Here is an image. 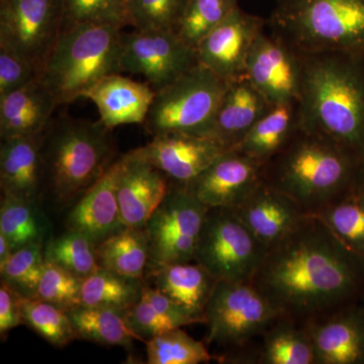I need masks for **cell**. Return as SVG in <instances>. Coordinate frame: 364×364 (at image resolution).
Instances as JSON below:
<instances>
[{
    "label": "cell",
    "mask_w": 364,
    "mask_h": 364,
    "mask_svg": "<svg viewBox=\"0 0 364 364\" xmlns=\"http://www.w3.org/2000/svg\"><path fill=\"white\" fill-rule=\"evenodd\" d=\"M252 282L282 317L305 325L364 301V257L310 215L268 249Z\"/></svg>",
    "instance_id": "6da1fadb"
},
{
    "label": "cell",
    "mask_w": 364,
    "mask_h": 364,
    "mask_svg": "<svg viewBox=\"0 0 364 364\" xmlns=\"http://www.w3.org/2000/svg\"><path fill=\"white\" fill-rule=\"evenodd\" d=\"M299 128L364 157V55H303Z\"/></svg>",
    "instance_id": "7a4b0ae2"
},
{
    "label": "cell",
    "mask_w": 364,
    "mask_h": 364,
    "mask_svg": "<svg viewBox=\"0 0 364 364\" xmlns=\"http://www.w3.org/2000/svg\"><path fill=\"white\" fill-rule=\"evenodd\" d=\"M359 160L336 143L299 128L263 165V181L316 215L356 184Z\"/></svg>",
    "instance_id": "3957f363"
},
{
    "label": "cell",
    "mask_w": 364,
    "mask_h": 364,
    "mask_svg": "<svg viewBox=\"0 0 364 364\" xmlns=\"http://www.w3.org/2000/svg\"><path fill=\"white\" fill-rule=\"evenodd\" d=\"M111 131L100 121L63 116L50 122L41 135V149L45 186L57 202L82 195L114 162Z\"/></svg>",
    "instance_id": "277c9868"
},
{
    "label": "cell",
    "mask_w": 364,
    "mask_h": 364,
    "mask_svg": "<svg viewBox=\"0 0 364 364\" xmlns=\"http://www.w3.org/2000/svg\"><path fill=\"white\" fill-rule=\"evenodd\" d=\"M122 28L77 23L64 26L40 78L59 105L70 104L121 69Z\"/></svg>",
    "instance_id": "5b68a950"
},
{
    "label": "cell",
    "mask_w": 364,
    "mask_h": 364,
    "mask_svg": "<svg viewBox=\"0 0 364 364\" xmlns=\"http://www.w3.org/2000/svg\"><path fill=\"white\" fill-rule=\"evenodd\" d=\"M267 26L301 55H364V0H277Z\"/></svg>",
    "instance_id": "8992f818"
},
{
    "label": "cell",
    "mask_w": 364,
    "mask_h": 364,
    "mask_svg": "<svg viewBox=\"0 0 364 364\" xmlns=\"http://www.w3.org/2000/svg\"><path fill=\"white\" fill-rule=\"evenodd\" d=\"M228 81L200 65L157 91L143 126L150 135L212 134Z\"/></svg>",
    "instance_id": "52a82bcc"
},
{
    "label": "cell",
    "mask_w": 364,
    "mask_h": 364,
    "mask_svg": "<svg viewBox=\"0 0 364 364\" xmlns=\"http://www.w3.org/2000/svg\"><path fill=\"white\" fill-rule=\"evenodd\" d=\"M282 317L251 282H218L205 313L210 344L236 352L259 340Z\"/></svg>",
    "instance_id": "ba28073f"
},
{
    "label": "cell",
    "mask_w": 364,
    "mask_h": 364,
    "mask_svg": "<svg viewBox=\"0 0 364 364\" xmlns=\"http://www.w3.org/2000/svg\"><path fill=\"white\" fill-rule=\"evenodd\" d=\"M267 251L233 208H208L195 261L217 282H251Z\"/></svg>",
    "instance_id": "9c48e42d"
},
{
    "label": "cell",
    "mask_w": 364,
    "mask_h": 364,
    "mask_svg": "<svg viewBox=\"0 0 364 364\" xmlns=\"http://www.w3.org/2000/svg\"><path fill=\"white\" fill-rule=\"evenodd\" d=\"M208 210L188 189L170 183L168 193L144 227L149 239L148 267L195 261Z\"/></svg>",
    "instance_id": "30bf717a"
},
{
    "label": "cell",
    "mask_w": 364,
    "mask_h": 364,
    "mask_svg": "<svg viewBox=\"0 0 364 364\" xmlns=\"http://www.w3.org/2000/svg\"><path fill=\"white\" fill-rule=\"evenodd\" d=\"M63 28L62 0H0V48L40 70Z\"/></svg>",
    "instance_id": "8fae6325"
},
{
    "label": "cell",
    "mask_w": 364,
    "mask_h": 364,
    "mask_svg": "<svg viewBox=\"0 0 364 364\" xmlns=\"http://www.w3.org/2000/svg\"><path fill=\"white\" fill-rule=\"evenodd\" d=\"M195 48L174 31L122 33V72L140 74L155 92L198 65Z\"/></svg>",
    "instance_id": "7c38bea8"
},
{
    "label": "cell",
    "mask_w": 364,
    "mask_h": 364,
    "mask_svg": "<svg viewBox=\"0 0 364 364\" xmlns=\"http://www.w3.org/2000/svg\"><path fill=\"white\" fill-rule=\"evenodd\" d=\"M246 76L270 105L298 104L303 55L279 36L264 30L249 54Z\"/></svg>",
    "instance_id": "4fadbf2b"
},
{
    "label": "cell",
    "mask_w": 364,
    "mask_h": 364,
    "mask_svg": "<svg viewBox=\"0 0 364 364\" xmlns=\"http://www.w3.org/2000/svg\"><path fill=\"white\" fill-rule=\"evenodd\" d=\"M265 26L260 16L235 7L196 47L198 64L226 81L245 76L249 54Z\"/></svg>",
    "instance_id": "5bb4252c"
},
{
    "label": "cell",
    "mask_w": 364,
    "mask_h": 364,
    "mask_svg": "<svg viewBox=\"0 0 364 364\" xmlns=\"http://www.w3.org/2000/svg\"><path fill=\"white\" fill-rule=\"evenodd\" d=\"M226 150L213 136L165 133L130 152L156 167L170 183L184 188Z\"/></svg>",
    "instance_id": "9a60e30c"
},
{
    "label": "cell",
    "mask_w": 364,
    "mask_h": 364,
    "mask_svg": "<svg viewBox=\"0 0 364 364\" xmlns=\"http://www.w3.org/2000/svg\"><path fill=\"white\" fill-rule=\"evenodd\" d=\"M262 170V163L232 148L184 188L208 208H232L263 181Z\"/></svg>",
    "instance_id": "2e32d148"
},
{
    "label": "cell",
    "mask_w": 364,
    "mask_h": 364,
    "mask_svg": "<svg viewBox=\"0 0 364 364\" xmlns=\"http://www.w3.org/2000/svg\"><path fill=\"white\" fill-rule=\"evenodd\" d=\"M316 364H364V301L306 323Z\"/></svg>",
    "instance_id": "e0dca14e"
},
{
    "label": "cell",
    "mask_w": 364,
    "mask_h": 364,
    "mask_svg": "<svg viewBox=\"0 0 364 364\" xmlns=\"http://www.w3.org/2000/svg\"><path fill=\"white\" fill-rule=\"evenodd\" d=\"M169 188L168 178L149 162L131 152L119 158L117 193L124 227H145Z\"/></svg>",
    "instance_id": "ac0fdd59"
},
{
    "label": "cell",
    "mask_w": 364,
    "mask_h": 364,
    "mask_svg": "<svg viewBox=\"0 0 364 364\" xmlns=\"http://www.w3.org/2000/svg\"><path fill=\"white\" fill-rule=\"evenodd\" d=\"M232 208L268 249L286 238L310 215L294 198L264 181Z\"/></svg>",
    "instance_id": "d6986e66"
},
{
    "label": "cell",
    "mask_w": 364,
    "mask_h": 364,
    "mask_svg": "<svg viewBox=\"0 0 364 364\" xmlns=\"http://www.w3.org/2000/svg\"><path fill=\"white\" fill-rule=\"evenodd\" d=\"M117 171L119 159L80 196L67 220L68 230L86 235L97 245L126 228L117 200Z\"/></svg>",
    "instance_id": "ffe728a7"
},
{
    "label": "cell",
    "mask_w": 364,
    "mask_h": 364,
    "mask_svg": "<svg viewBox=\"0 0 364 364\" xmlns=\"http://www.w3.org/2000/svg\"><path fill=\"white\" fill-rule=\"evenodd\" d=\"M155 95L147 82L117 73L98 81L82 97L97 105L100 121L112 130L123 124H143Z\"/></svg>",
    "instance_id": "44dd1931"
},
{
    "label": "cell",
    "mask_w": 364,
    "mask_h": 364,
    "mask_svg": "<svg viewBox=\"0 0 364 364\" xmlns=\"http://www.w3.org/2000/svg\"><path fill=\"white\" fill-rule=\"evenodd\" d=\"M272 107L247 76L228 81L210 136L227 149L236 148Z\"/></svg>",
    "instance_id": "7402d4cb"
},
{
    "label": "cell",
    "mask_w": 364,
    "mask_h": 364,
    "mask_svg": "<svg viewBox=\"0 0 364 364\" xmlns=\"http://www.w3.org/2000/svg\"><path fill=\"white\" fill-rule=\"evenodd\" d=\"M57 107L56 98L41 78L0 97L1 140L42 135Z\"/></svg>",
    "instance_id": "603a6c76"
},
{
    "label": "cell",
    "mask_w": 364,
    "mask_h": 364,
    "mask_svg": "<svg viewBox=\"0 0 364 364\" xmlns=\"http://www.w3.org/2000/svg\"><path fill=\"white\" fill-rule=\"evenodd\" d=\"M2 193L37 203L45 186L41 136L4 139L0 146Z\"/></svg>",
    "instance_id": "cb8c5ba5"
},
{
    "label": "cell",
    "mask_w": 364,
    "mask_h": 364,
    "mask_svg": "<svg viewBox=\"0 0 364 364\" xmlns=\"http://www.w3.org/2000/svg\"><path fill=\"white\" fill-rule=\"evenodd\" d=\"M150 268L153 287L205 324V309L218 282L214 277L196 261Z\"/></svg>",
    "instance_id": "d4e9b609"
},
{
    "label": "cell",
    "mask_w": 364,
    "mask_h": 364,
    "mask_svg": "<svg viewBox=\"0 0 364 364\" xmlns=\"http://www.w3.org/2000/svg\"><path fill=\"white\" fill-rule=\"evenodd\" d=\"M299 129L298 104L272 105L235 149L264 165L291 142Z\"/></svg>",
    "instance_id": "484cf974"
},
{
    "label": "cell",
    "mask_w": 364,
    "mask_h": 364,
    "mask_svg": "<svg viewBox=\"0 0 364 364\" xmlns=\"http://www.w3.org/2000/svg\"><path fill=\"white\" fill-rule=\"evenodd\" d=\"M258 364H316L306 328L287 318H277L259 339Z\"/></svg>",
    "instance_id": "4316f807"
},
{
    "label": "cell",
    "mask_w": 364,
    "mask_h": 364,
    "mask_svg": "<svg viewBox=\"0 0 364 364\" xmlns=\"http://www.w3.org/2000/svg\"><path fill=\"white\" fill-rule=\"evenodd\" d=\"M100 267L142 279L149 265V239L145 228H124L97 245Z\"/></svg>",
    "instance_id": "83f0119b"
},
{
    "label": "cell",
    "mask_w": 364,
    "mask_h": 364,
    "mask_svg": "<svg viewBox=\"0 0 364 364\" xmlns=\"http://www.w3.org/2000/svg\"><path fill=\"white\" fill-rule=\"evenodd\" d=\"M77 338L95 343L130 348L134 340L143 339L131 329L124 311L100 306H79L69 311Z\"/></svg>",
    "instance_id": "f1b7e54d"
},
{
    "label": "cell",
    "mask_w": 364,
    "mask_h": 364,
    "mask_svg": "<svg viewBox=\"0 0 364 364\" xmlns=\"http://www.w3.org/2000/svg\"><path fill=\"white\" fill-rule=\"evenodd\" d=\"M142 279L100 267L82 279L81 306L124 311L142 298Z\"/></svg>",
    "instance_id": "f546056e"
},
{
    "label": "cell",
    "mask_w": 364,
    "mask_h": 364,
    "mask_svg": "<svg viewBox=\"0 0 364 364\" xmlns=\"http://www.w3.org/2000/svg\"><path fill=\"white\" fill-rule=\"evenodd\" d=\"M316 215L346 247L364 257L363 189L354 186Z\"/></svg>",
    "instance_id": "4dcf8cb0"
},
{
    "label": "cell",
    "mask_w": 364,
    "mask_h": 364,
    "mask_svg": "<svg viewBox=\"0 0 364 364\" xmlns=\"http://www.w3.org/2000/svg\"><path fill=\"white\" fill-rule=\"evenodd\" d=\"M36 205L25 198L2 193L0 234L6 237L14 251L43 240L45 226Z\"/></svg>",
    "instance_id": "1f68e13d"
},
{
    "label": "cell",
    "mask_w": 364,
    "mask_h": 364,
    "mask_svg": "<svg viewBox=\"0 0 364 364\" xmlns=\"http://www.w3.org/2000/svg\"><path fill=\"white\" fill-rule=\"evenodd\" d=\"M45 259L56 263L79 279L90 277L100 268L97 244L80 232L68 230L46 246Z\"/></svg>",
    "instance_id": "d6a6232c"
},
{
    "label": "cell",
    "mask_w": 364,
    "mask_h": 364,
    "mask_svg": "<svg viewBox=\"0 0 364 364\" xmlns=\"http://www.w3.org/2000/svg\"><path fill=\"white\" fill-rule=\"evenodd\" d=\"M146 345L149 364H200L215 358L203 342L189 336L182 328L157 335Z\"/></svg>",
    "instance_id": "836d02e7"
},
{
    "label": "cell",
    "mask_w": 364,
    "mask_h": 364,
    "mask_svg": "<svg viewBox=\"0 0 364 364\" xmlns=\"http://www.w3.org/2000/svg\"><path fill=\"white\" fill-rule=\"evenodd\" d=\"M23 324L32 328L54 346H66L77 338L68 312L59 306L35 298L21 299Z\"/></svg>",
    "instance_id": "e575fe53"
},
{
    "label": "cell",
    "mask_w": 364,
    "mask_h": 364,
    "mask_svg": "<svg viewBox=\"0 0 364 364\" xmlns=\"http://www.w3.org/2000/svg\"><path fill=\"white\" fill-rule=\"evenodd\" d=\"M238 1L188 0L174 32L196 50L203 38L239 6Z\"/></svg>",
    "instance_id": "d590c367"
},
{
    "label": "cell",
    "mask_w": 364,
    "mask_h": 364,
    "mask_svg": "<svg viewBox=\"0 0 364 364\" xmlns=\"http://www.w3.org/2000/svg\"><path fill=\"white\" fill-rule=\"evenodd\" d=\"M42 242L28 244L14 251L6 264L0 267L1 282L26 298H33L45 267Z\"/></svg>",
    "instance_id": "8d00e7d4"
},
{
    "label": "cell",
    "mask_w": 364,
    "mask_h": 364,
    "mask_svg": "<svg viewBox=\"0 0 364 364\" xmlns=\"http://www.w3.org/2000/svg\"><path fill=\"white\" fill-rule=\"evenodd\" d=\"M188 0H127L129 26L139 31H176Z\"/></svg>",
    "instance_id": "74e56055"
},
{
    "label": "cell",
    "mask_w": 364,
    "mask_h": 364,
    "mask_svg": "<svg viewBox=\"0 0 364 364\" xmlns=\"http://www.w3.org/2000/svg\"><path fill=\"white\" fill-rule=\"evenodd\" d=\"M81 284L82 279L75 274L56 263L46 260L44 272L33 298L48 301L69 312L81 306Z\"/></svg>",
    "instance_id": "f35d334b"
},
{
    "label": "cell",
    "mask_w": 364,
    "mask_h": 364,
    "mask_svg": "<svg viewBox=\"0 0 364 364\" xmlns=\"http://www.w3.org/2000/svg\"><path fill=\"white\" fill-rule=\"evenodd\" d=\"M64 26L77 23L111 25L123 28L127 20V0H62Z\"/></svg>",
    "instance_id": "ab89813d"
},
{
    "label": "cell",
    "mask_w": 364,
    "mask_h": 364,
    "mask_svg": "<svg viewBox=\"0 0 364 364\" xmlns=\"http://www.w3.org/2000/svg\"><path fill=\"white\" fill-rule=\"evenodd\" d=\"M124 315L131 329L145 343L157 335L179 328L173 321L158 312L149 301L143 298L131 308L124 310Z\"/></svg>",
    "instance_id": "60d3db41"
},
{
    "label": "cell",
    "mask_w": 364,
    "mask_h": 364,
    "mask_svg": "<svg viewBox=\"0 0 364 364\" xmlns=\"http://www.w3.org/2000/svg\"><path fill=\"white\" fill-rule=\"evenodd\" d=\"M37 66L14 53L0 48V97L30 85L40 78Z\"/></svg>",
    "instance_id": "b9f144b4"
},
{
    "label": "cell",
    "mask_w": 364,
    "mask_h": 364,
    "mask_svg": "<svg viewBox=\"0 0 364 364\" xmlns=\"http://www.w3.org/2000/svg\"><path fill=\"white\" fill-rule=\"evenodd\" d=\"M23 296L16 289L1 282L0 286V333L2 336L7 332L23 324Z\"/></svg>",
    "instance_id": "7bdbcfd3"
},
{
    "label": "cell",
    "mask_w": 364,
    "mask_h": 364,
    "mask_svg": "<svg viewBox=\"0 0 364 364\" xmlns=\"http://www.w3.org/2000/svg\"><path fill=\"white\" fill-rule=\"evenodd\" d=\"M14 252V249L6 237L0 234V267L6 264Z\"/></svg>",
    "instance_id": "ee69618b"
},
{
    "label": "cell",
    "mask_w": 364,
    "mask_h": 364,
    "mask_svg": "<svg viewBox=\"0 0 364 364\" xmlns=\"http://www.w3.org/2000/svg\"><path fill=\"white\" fill-rule=\"evenodd\" d=\"M355 186L364 191V157L359 161Z\"/></svg>",
    "instance_id": "f6af8a7d"
},
{
    "label": "cell",
    "mask_w": 364,
    "mask_h": 364,
    "mask_svg": "<svg viewBox=\"0 0 364 364\" xmlns=\"http://www.w3.org/2000/svg\"></svg>",
    "instance_id": "bcb514c9"
}]
</instances>
